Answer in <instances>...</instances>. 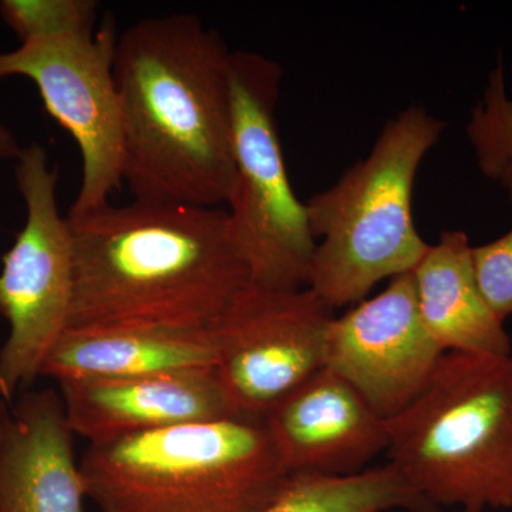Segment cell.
I'll return each mask as SVG.
<instances>
[{
	"mask_svg": "<svg viewBox=\"0 0 512 512\" xmlns=\"http://www.w3.org/2000/svg\"><path fill=\"white\" fill-rule=\"evenodd\" d=\"M232 50L192 13L117 37L121 181L134 200L218 208L235 181Z\"/></svg>",
	"mask_w": 512,
	"mask_h": 512,
	"instance_id": "6da1fadb",
	"label": "cell"
},
{
	"mask_svg": "<svg viewBox=\"0 0 512 512\" xmlns=\"http://www.w3.org/2000/svg\"><path fill=\"white\" fill-rule=\"evenodd\" d=\"M67 221L69 329L208 330L249 282L225 208L109 202Z\"/></svg>",
	"mask_w": 512,
	"mask_h": 512,
	"instance_id": "7a4b0ae2",
	"label": "cell"
},
{
	"mask_svg": "<svg viewBox=\"0 0 512 512\" xmlns=\"http://www.w3.org/2000/svg\"><path fill=\"white\" fill-rule=\"evenodd\" d=\"M79 461L100 512H262L292 477L247 416L89 444Z\"/></svg>",
	"mask_w": 512,
	"mask_h": 512,
	"instance_id": "3957f363",
	"label": "cell"
},
{
	"mask_svg": "<svg viewBox=\"0 0 512 512\" xmlns=\"http://www.w3.org/2000/svg\"><path fill=\"white\" fill-rule=\"evenodd\" d=\"M386 424L389 464L434 508H512V355L443 353Z\"/></svg>",
	"mask_w": 512,
	"mask_h": 512,
	"instance_id": "277c9868",
	"label": "cell"
},
{
	"mask_svg": "<svg viewBox=\"0 0 512 512\" xmlns=\"http://www.w3.org/2000/svg\"><path fill=\"white\" fill-rule=\"evenodd\" d=\"M446 121L412 104L384 123L372 150L305 202L316 239L309 286L333 311L409 274L430 244L416 228L413 191Z\"/></svg>",
	"mask_w": 512,
	"mask_h": 512,
	"instance_id": "5b68a950",
	"label": "cell"
},
{
	"mask_svg": "<svg viewBox=\"0 0 512 512\" xmlns=\"http://www.w3.org/2000/svg\"><path fill=\"white\" fill-rule=\"evenodd\" d=\"M282 67L261 53H232L235 181L228 234L249 282L308 288L316 251L306 204L293 191L276 123Z\"/></svg>",
	"mask_w": 512,
	"mask_h": 512,
	"instance_id": "8992f818",
	"label": "cell"
},
{
	"mask_svg": "<svg viewBox=\"0 0 512 512\" xmlns=\"http://www.w3.org/2000/svg\"><path fill=\"white\" fill-rule=\"evenodd\" d=\"M15 175L26 222L0 269V315L9 325L0 349V396L9 403L40 377L69 329L73 301L72 232L57 202L59 174L35 143L23 147Z\"/></svg>",
	"mask_w": 512,
	"mask_h": 512,
	"instance_id": "52a82bcc",
	"label": "cell"
},
{
	"mask_svg": "<svg viewBox=\"0 0 512 512\" xmlns=\"http://www.w3.org/2000/svg\"><path fill=\"white\" fill-rule=\"evenodd\" d=\"M333 316L311 288L279 291L248 282L208 329L232 412L264 419L325 367Z\"/></svg>",
	"mask_w": 512,
	"mask_h": 512,
	"instance_id": "ba28073f",
	"label": "cell"
},
{
	"mask_svg": "<svg viewBox=\"0 0 512 512\" xmlns=\"http://www.w3.org/2000/svg\"><path fill=\"white\" fill-rule=\"evenodd\" d=\"M117 37L113 26L106 25L0 52V80H32L47 113L79 148L82 183L69 215L97 210L123 188L120 106L113 73Z\"/></svg>",
	"mask_w": 512,
	"mask_h": 512,
	"instance_id": "9c48e42d",
	"label": "cell"
},
{
	"mask_svg": "<svg viewBox=\"0 0 512 512\" xmlns=\"http://www.w3.org/2000/svg\"><path fill=\"white\" fill-rule=\"evenodd\" d=\"M443 353L421 320L409 272L390 279L375 298L333 316L325 366L387 420L420 393Z\"/></svg>",
	"mask_w": 512,
	"mask_h": 512,
	"instance_id": "30bf717a",
	"label": "cell"
},
{
	"mask_svg": "<svg viewBox=\"0 0 512 512\" xmlns=\"http://www.w3.org/2000/svg\"><path fill=\"white\" fill-rule=\"evenodd\" d=\"M262 420L291 476H355L389 446L386 420L326 366L286 394Z\"/></svg>",
	"mask_w": 512,
	"mask_h": 512,
	"instance_id": "8fae6325",
	"label": "cell"
},
{
	"mask_svg": "<svg viewBox=\"0 0 512 512\" xmlns=\"http://www.w3.org/2000/svg\"><path fill=\"white\" fill-rule=\"evenodd\" d=\"M57 384L70 429L89 444L237 416L215 369Z\"/></svg>",
	"mask_w": 512,
	"mask_h": 512,
	"instance_id": "7c38bea8",
	"label": "cell"
},
{
	"mask_svg": "<svg viewBox=\"0 0 512 512\" xmlns=\"http://www.w3.org/2000/svg\"><path fill=\"white\" fill-rule=\"evenodd\" d=\"M74 437L59 392L22 393L0 448V512H84Z\"/></svg>",
	"mask_w": 512,
	"mask_h": 512,
	"instance_id": "4fadbf2b",
	"label": "cell"
},
{
	"mask_svg": "<svg viewBox=\"0 0 512 512\" xmlns=\"http://www.w3.org/2000/svg\"><path fill=\"white\" fill-rule=\"evenodd\" d=\"M473 245L461 229L441 232L414 268L417 305L444 353L512 355L511 338L478 285Z\"/></svg>",
	"mask_w": 512,
	"mask_h": 512,
	"instance_id": "5bb4252c",
	"label": "cell"
},
{
	"mask_svg": "<svg viewBox=\"0 0 512 512\" xmlns=\"http://www.w3.org/2000/svg\"><path fill=\"white\" fill-rule=\"evenodd\" d=\"M214 367L215 349L208 330L67 329L46 357L40 377L62 383Z\"/></svg>",
	"mask_w": 512,
	"mask_h": 512,
	"instance_id": "9a60e30c",
	"label": "cell"
},
{
	"mask_svg": "<svg viewBox=\"0 0 512 512\" xmlns=\"http://www.w3.org/2000/svg\"><path fill=\"white\" fill-rule=\"evenodd\" d=\"M430 512L436 510L386 466L355 476L293 474L282 494L262 512Z\"/></svg>",
	"mask_w": 512,
	"mask_h": 512,
	"instance_id": "2e32d148",
	"label": "cell"
},
{
	"mask_svg": "<svg viewBox=\"0 0 512 512\" xmlns=\"http://www.w3.org/2000/svg\"><path fill=\"white\" fill-rule=\"evenodd\" d=\"M466 134L481 174L501 185L512 202V96L501 53L488 73L480 100L470 111Z\"/></svg>",
	"mask_w": 512,
	"mask_h": 512,
	"instance_id": "e0dca14e",
	"label": "cell"
},
{
	"mask_svg": "<svg viewBox=\"0 0 512 512\" xmlns=\"http://www.w3.org/2000/svg\"><path fill=\"white\" fill-rule=\"evenodd\" d=\"M99 9V3L94 0L0 2V16L3 22L22 43L94 32Z\"/></svg>",
	"mask_w": 512,
	"mask_h": 512,
	"instance_id": "ac0fdd59",
	"label": "cell"
},
{
	"mask_svg": "<svg viewBox=\"0 0 512 512\" xmlns=\"http://www.w3.org/2000/svg\"><path fill=\"white\" fill-rule=\"evenodd\" d=\"M481 292L504 320L512 316V229L503 237L473 248Z\"/></svg>",
	"mask_w": 512,
	"mask_h": 512,
	"instance_id": "d6986e66",
	"label": "cell"
},
{
	"mask_svg": "<svg viewBox=\"0 0 512 512\" xmlns=\"http://www.w3.org/2000/svg\"><path fill=\"white\" fill-rule=\"evenodd\" d=\"M23 147L5 124L0 121V160H18Z\"/></svg>",
	"mask_w": 512,
	"mask_h": 512,
	"instance_id": "ffe728a7",
	"label": "cell"
},
{
	"mask_svg": "<svg viewBox=\"0 0 512 512\" xmlns=\"http://www.w3.org/2000/svg\"><path fill=\"white\" fill-rule=\"evenodd\" d=\"M10 419H12V407L0 396V448H2L6 433H8Z\"/></svg>",
	"mask_w": 512,
	"mask_h": 512,
	"instance_id": "44dd1931",
	"label": "cell"
},
{
	"mask_svg": "<svg viewBox=\"0 0 512 512\" xmlns=\"http://www.w3.org/2000/svg\"><path fill=\"white\" fill-rule=\"evenodd\" d=\"M430 512H467V511H464V510H450V511H444V510H441V508H437V510H433V511H430Z\"/></svg>",
	"mask_w": 512,
	"mask_h": 512,
	"instance_id": "7402d4cb",
	"label": "cell"
},
{
	"mask_svg": "<svg viewBox=\"0 0 512 512\" xmlns=\"http://www.w3.org/2000/svg\"><path fill=\"white\" fill-rule=\"evenodd\" d=\"M387 512H397V511H387Z\"/></svg>",
	"mask_w": 512,
	"mask_h": 512,
	"instance_id": "603a6c76",
	"label": "cell"
}]
</instances>
